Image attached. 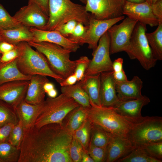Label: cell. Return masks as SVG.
Returning <instances> with one entry per match:
<instances>
[{
    "label": "cell",
    "mask_w": 162,
    "mask_h": 162,
    "mask_svg": "<svg viewBox=\"0 0 162 162\" xmlns=\"http://www.w3.org/2000/svg\"><path fill=\"white\" fill-rule=\"evenodd\" d=\"M114 136L100 126L92 123L89 143L97 146L106 147Z\"/></svg>",
    "instance_id": "f1b7e54d"
},
{
    "label": "cell",
    "mask_w": 162,
    "mask_h": 162,
    "mask_svg": "<svg viewBox=\"0 0 162 162\" xmlns=\"http://www.w3.org/2000/svg\"><path fill=\"white\" fill-rule=\"evenodd\" d=\"M17 45L5 41L0 42V53L2 55L17 47Z\"/></svg>",
    "instance_id": "bcb514c9"
},
{
    "label": "cell",
    "mask_w": 162,
    "mask_h": 162,
    "mask_svg": "<svg viewBox=\"0 0 162 162\" xmlns=\"http://www.w3.org/2000/svg\"><path fill=\"white\" fill-rule=\"evenodd\" d=\"M87 108L80 105L71 110L63 120V126L73 134L87 118Z\"/></svg>",
    "instance_id": "484cf974"
},
{
    "label": "cell",
    "mask_w": 162,
    "mask_h": 162,
    "mask_svg": "<svg viewBox=\"0 0 162 162\" xmlns=\"http://www.w3.org/2000/svg\"><path fill=\"white\" fill-rule=\"evenodd\" d=\"M17 62V58L0 64V85L13 81L30 80L31 76L23 74L18 68Z\"/></svg>",
    "instance_id": "cb8c5ba5"
},
{
    "label": "cell",
    "mask_w": 162,
    "mask_h": 162,
    "mask_svg": "<svg viewBox=\"0 0 162 162\" xmlns=\"http://www.w3.org/2000/svg\"><path fill=\"white\" fill-rule=\"evenodd\" d=\"M2 41L17 45L22 42L32 41L33 35L29 28L24 26L9 30L0 31Z\"/></svg>",
    "instance_id": "d4e9b609"
},
{
    "label": "cell",
    "mask_w": 162,
    "mask_h": 162,
    "mask_svg": "<svg viewBox=\"0 0 162 162\" xmlns=\"http://www.w3.org/2000/svg\"><path fill=\"white\" fill-rule=\"evenodd\" d=\"M142 147L150 156L162 160V142L153 143Z\"/></svg>",
    "instance_id": "f35d334b"
},
{
    "label": "cell",
    "mask_w": 162,
    "mask_h": 162,
    "mask_svg": "<svg viewBox=\"0 0 162 162\" xmlns=\"http://www.w3.org/2000/svg\"><path fill=\"white\" fill-rule=\"evenodd\" d=\"M148 43L157 60H162V23H159L153 32L146 33Z\"/></svg>",
    "instance_id": "83f0119b"
},
{
    "label": "cell",
    "mask_w": 162,
    "mask_h": 162,
    "mask_svg": "<svg viewBox=\"0 0 162 162\" xmlns=\"http://www.w3.org/2000/svg\"><path fill=\"white\" fill-rule=\"evenodd\" d=\"M43 103L32 104L22 100L16 108L19 120L21 121L24 130L34 127L41 110Z\"/></svg>",
    "instance_id": "7402d4cb"
},
{
    "label": "cell",
    "mask_w": 162,
    "mask_h": 162,
    "mask_svg": "<svg viewBox=\"0 0 162 162\" xmlns=\"http://www.w3.org/2000/svg\"><path fill=\"white\" fill-rule=\"evenodd\" d=\"M72 137L60 123L24 130L18 162H72L69 150Z\"/></svg>",
    "instance_id": "6da1fadb"
},
{
    "label": "cell",
    "mask_w": 162,
    "mask_h": 162,
    "mask_svg": "<svg viewBox=\"0 0 162 162\" xmlns=\"http://www.w3.org/2000/svg\"><path fill=\"white\" fill-rule=\"evenodd\" d=\"M158 0H146V1L150 5L154 3Z\"/></svg>",
    "instance_id": "11a10c76"
},
{
    "label": "cell",
    "mask_w": 162,
    "mask_h": 162,
    "mask_svg": "<svg viewBox=\"0 0 162 162\" xmlns=\"http://www.w3.org/2000/svg\"><path fill=\"white\" fill-rule=\"evenodd\" d=\"M49 0H28V4H34L38 6L43 11L49 16Z\"/></svg>",
    "instance_id": "ee69618b"
},
{
    "label": "cell",
    "mask_w": 162,
    "mask_h": 162,
    "mask_svg": "<svg viewBox=\"0 0 162 162\" xmlns=\"http://www.w3.org/2000/svg\"><path fill=\"white\" fill-rule=\"evenodd\" d=\"M19 120L15 108L9 104L0 100V128L8 123L16 124Z\"/></svg>",
    "instance_id": "4dcf8cb0"
},
{
    "label": "cell",
    "mask_w": 162,
    "mask_h": 162,
    "mask_svg": "<svg viewBox=\"0 0 162 162\" xmlns=\"http://www.w3.org/2000/svg\"><path fill=\"white\" fill-rule=\"evenodd\" d=\"M115 84L117 95L120 101L134 100L143 95L141 93L143 82L137 76H134L130 81L115 80Z\"/></svg>",
    "instance_id": "ffe728a7"
},
{
    "label": "cell",
    "mask_w": 162,
    "mask_h": 162,
    "mask_svg": "<svg viewBox=\"0 0 162 162\" xmlns=\"http://www.w3.org/2000/svg\"><path fill=\"white\" fill-rule=\"evenodd\" d=\"M123 14L132 19L151 27L158 26L159 23L152 12L151 5L146 1L134 3L125 0L123 9Z\"/></svg>",
    "instance_id": "9a60e30c"
},
{
    "label": "cell",
    "mask_w": 162,
    "mask_h": 162,
    "mask_svg": "<svg viewBox=\"0 0 162 162\" xmlns=\"http://www.w3.org/2000/svg\"><path fill=\"white\" fill-rule=\"evenodd\" d=\"M48 8V20L44 30H55L72 20L87 26L92 16L86 10L85 6L70 0H49Z\"/></svg>",
    "instance_id": "7a4b0ae2"
},
{
    "label": "cell",
    "mask_w": 162,
    "mask_h": 162,
    "mask_svg": "<svg viewBox=\"0 0 162 162\" xmlns=\"http://www.w3.org/2000/svg\"><path fill=\"white\" fill-rule=\"evenodd\" d=\"M24 134V128L23 124L21 121L19 120L12 130L8 142L20 150Z\"/></svg>",
    "instance_id": "e575fe53"
},
{
    "label": "cell",
    "mask_w": 162,
    "mask_h": 162,
    "mask_svg": "<svg viewBox=\"0 0 162 162\" xmlns=\"http://www.w3.org/2000/svg\"><path fill=\"white\" fill-rule=\"evenodd\" d=\"M20 152L8 142L0 143V162H18Z\"/></svg>",
    "instance_id": "d6a6232c"
},
{
    "label": "cell",
    "mask_w": 162,
    "mask_h": 162,
    "mask_svg": "<svg viewBox=\"0 0 162 162\" xmlns=\"http://www.w3.org/2000/svg\"><path fill=\"white\" fill-rule=\"evenodd\" d=\"M126 1L132 3H140L146 1V0H125Z\"/></svg>",
    "instance_id": "db71d44e"
},
{
    "label": "cell",
    "mask_w": 162,
    "mask_h": 162,
    "mask_svg": "<svg viewBox=\"0 0 162 162\" xmlns=\"http://www.w3.org/2000/svg\"><path fill=\"white\" fill-rule=\"evenodd\" d=\"M127 137L136 147L162 142V117H144L141 122L132 125Z\"/></svg>",
    "instance_id": "52a82bcc"
},
{
    "label": "cell",
    "mask_w": 162,
    "mask_h": 162,
    "mask_svg": "<svg viewBox=\"0 0 162 162\" xmlns=\"http://www.w3.org/2000/svg\"><path fill=\"white\" fill-rule=\"evenodd\" d=\"M113 75L115 80L118 81H124L128 80L123 69L117 72H114L113 71Z\"/></svg>",
    "instance_id": "c3c4849f"
},
{
    "label": "cell",
    "mask_w": 162,
    "mask_h": 162,
    "mask_svg": "<svg viewBox=\"0 0 162 162\" xmlns=\"http://www.w3.org/2000/svg\"><path fill=\"white\" fill-rule=\"evenodd\" d=\"M92 125V122L87 117L73 134L81 144L83 150L87 152L90 141Z\"/></svg>",
    "instance_id": "f546056e"
},
{
    "label": "cell",
    "mask_w": 162,
    "mask_h": 162,
    "mask_svg": "<svg viewBox=\"0 0 162 162\" xmlns=\"http://www.w3.org/2000/svg\"><path fill=\"white\" fill-rule=\"evenodd\" d=\"M87 118L115 136L127 137L132 124L115 112L112 107L92 105L87 110Z\"/></svg>",
    "instance_id": "5b68a950"
},
{
    "label": "cell",
    "mask_w": 162,
    "mask_h": 162,
    "mask_svg": "<svg viewBox=\"0 0 162 162\" xmlns=\"http://www.w3.org/2000/svg\"><path fill=\"white\" fill-rule=\"evenodd\" d=\"M149 155L142 146L138 147L117 162H161Z\"/></svg>",
    "instance_id": "1f68e13d"
},
{
    "label": "cell",
    "mask_w": 162,
    "mask_h": 162,
    "mask_svg": "<svg viewBox=\"0 0 162 162\" xmlns=\"http://www.w3.org/2000/svg\"><path fill=\"white\" fill-rule=\"evenodd\" d=\"M49 97L51 98H54L57 97L58 94L57 91L54 88L46 93Z\"/></svg>",
    "instance_id": "f5cc1de1"
},
{
    "label": "cell",
    "mask_w": 162,
    "mask_h": 162,
    "mask_svg": "<svg viewBox=\"0 0 162 162\" xmlns=\"http://www.w3.org/2000/svg\"><path fill=\"white\" fill-rule=\"evenodd\" d=\"M120 23L115 24L107 31L110 40V52L112 54L122 51L126 52L131 37L137 21L127 17Z\"/></svg>",
    "instance_id": "30bf717a"
},
{
    "label": "cell",
    "mask_w": 162,
    "mask_h": 162,
    "mask_svg": "<svg viewBox=\"0 0 162 162\" xmlns=\"http://www.w3.org/2000/svg\"><path fill=\"white\" fill-rule=\"evenodd\" d=\"M125 0H86V10L95 19L104 20L123 15Z\"/></svg>",
    "instance_id": "7c38bea8"
},
{
    "label": "cell",
    "mask_w": 162,
    "mask_h": 162,
    "mask_svg": "<svg viewBox=\"0 0 162 162\" xmlns=\"http://www.w3.org/2000/svg\"><path fill=\"white\" fill-rule=\"evenodd\" d=\"M1 54L0 53V64L1 63V62L0 61V58H1Z\"/></svg>",
    "instance_id": "680465c9"
},
{
    "label": "cell",
    "mask_w": 162,
    "mask_h": 162,
    "mask_svg": "<svg viewBox=\"0 0 162 162\" xmlns=\"http://www.w3.org/2000/svg\"><path fill=\"white\" fill-rule=\"evenodd\" d=\"M49 82L47 76L40 75L32 76L24 100L32 104H41L44 101L45 94L44 86Z\"/></svg>",
    "instance_id": "44dd1931"
},
{
    "label": "cell",
    "mask_w": 162,
    "mask_h": 162,
    "mask_svg": "<svg viewBox=\"0 0 162 162\" xmlns=\"http://www.w3.org/2000/svg\"><path fill=\"white\" fill-rule=\"evenodd\" d=\"M88 153L94 162H106L107 154V147H100L89 143Z\"/></svg>",
    "instance_id": "d590c367"
},
{
    "label": "cell",
    "mask_w": 162,
    "mask_h": 162,
    "mask_svg": "<svg viewBox=\"0 0 162 162\" xmlns=\"http://www.w3.org/2000/svg\"><path fill=\"white\" fill-rule=\"evenodd\" d=\"M146 25L138 22L131 37L129 49L126 52L131 59H137L144 69L148 70L154 67L155 58L146 36Z\"/></svg>",
    "instance_id": "ba28073f"
},
{
    "label": "cell",
    "mask_w": 162,
    "mask_h": 162,
    "mask_svg": "<svg viewBox=\"0 0 162 162\" xmlns=\"http://www.w3.org/2000/svg\"><path fill=\"white\" fill-rule=\"evenodd\" d=\"M152 12L158 20L162 23V0H158L151 5Z\"/></svg>",
    "instance_id": "7bdbcfd3"
},
{
    "label": "cell",
    "mask_w": 162,
    "mask_h": 162,
    "mask_svg": "<svg viewBox=\"0 0 162 162\" xmlns=\"http://www.w3.org/2000/svg\"><path fill=\"white\" fill-rule=\"evenodd\" d=\"M22 25L43 30L46 25L49 16L37 5L28 4L21 8L13 16Z\"/></svg>",
    "instance_id": "4fadbf2b"
},
{
    "label": "cell",
    "mask_w": 162,
    "mask_h": 162,
    "mask_svg": "<svg viewBox=\"0 0 162 162\" xmlns=\"http://www.w3.org/2000/svg\"><path fill=\"white\" fill-rule=\"evenodd\" d=\"M113 71L100 74V99L101 106L113 107L119 101L115 87Z\"/></svg>",
    "instance_id": "ac0fdd59"
},
{
    "label": "cell",
    "mask_w": 162,
    "mask_h": 162,
    "mask_svg": "<svg viewBox=\"0 0 162 162\" xmlns=\"http://www.w3.org/2000/svg\"><path fill=\"white\" fill-rule=\"evenodd\" d=\"M46 58L52 70L64 79L74 73L76 61L70 59L72 51L58 45L45 42H28Z\"/></svg>",
    "instance_id": "277c9868"
},
{
    "label": "cell",
    "mask_w": 162,
    "mask_h": 162,
    "mask_svg": "<svg viewBox=\"0 0 162 162\" xmlns=\"http://www.w3.org/2000/svg\"><path fill=\"white\" fill-rule=\"evenodd\" d=\"M81 2L83 3L86 4V0H80Z\"/></svg>",
    "instance_id": "9f6ffc18"
},
{
    "label": "cell",
    "mask_w": 162,
    "mask_h": 162,
    "mask_svg": "<svg viewBox=\"0 0 162 162\" xmlns=\"http://www.w3.org/2000/svg\"><path fill=\"white\" fill-rule=\"evenodd\" d=\"M81 162H94V161L88 154V152L83 150L82 155Z\"/></svg>",
    "instance_id": "f907efd6"
},
{
    "label": "cell",
    "mask_w": 162,
    "mask_h": 162,
    "mask_svg": "<svg viewBox=\"0 0 162 162\" xmlns=\"http://www.w3.org/2000/svg\"><path fill=\"white\" fill-rule=\"evenodd\" d=\"M92 55V58L90 60L85 75H94L113 71L112 62L110 56V40L107 32L100 39Z\"/></svg>",
    "instance_id": "8fae6325"
},
{
    "label": "cell",
    "mask_w": 162,
    "mask_h": 162,
    "mask_svg": "<svg viewBox=\"0 0 162 162\" xmlns=\"http://www.w3.org/2000/svg\"><path fill=\"white\" fill-rule=\"evenodd\" d=\"M29 80H18L0 85V100L12 105L15 109L24 100Z\"/></svg>",
    "instance_id": "2e32d148"
},
{
    "label": "cell",
    "mask_w": 162,
    "mask_h": 162,
    "mask_svg": "<svg viewBox=\"0 0 162 162\" xmlns=\"http://www.w3.org/2000/svg\"><path fill=\"white\" fill-rule=\"evenodd\" d=\"M125 18L124 15L114 18L99 20L92 15L89 23L86 27L83 35L79 38H69L70 40L77 43L80 45L88 44V48L93 52L96 48L98 41L103 35L112 26Z\"/></svg>",
    "instance_id": "9c48e42d"
},
{
    "label": "cell",
    "mask_w": 162,
    "mask_h": 162,
    "mask_svg": "<svg viewBox=\"0 0 162 162\" xmlns=\"http://www.w3.org/2000/svg\"><path fill=\"white\" fill-rule=\"evenodd\" d=\"M80 105L74 99L62 93L54 98L48 97L43 103L34 126L40 128L50 123L62 124L66 115Z\"/></svg>",
    "instance_id": "8992f818"
},
{
    "label": "cell",
    "mask_w": 162,
    "mask_h": 162,
    "mask_svg": "<svg viewBox=\"0 0 162 162\" xmlns=\"http://www.w3.org/2000/svg\"><path fill=\"white\" fill-rule=\"evenodd\" d=\"M90 60L87 56H84L76 60V64L74 73L77 78V82L81 80L84 76Z\"/></svg>",
    "instance_id": "74e56055"
},
{
    "label": "cell",
    "mask_w": 162,
    "mask_h": 162,
    "mask_svg": "<svg viewBox=\"0 0 162 162\" xmlns=\"http://www.w3.org/2000/svg\"><path fill=\"white\" fill-rule=\"evenodd\" d=\"M89 99L91 106H101L100 99V74L85 75L79 81Z\"/></svg>",
    "instance_id": "603a6c76"
},
{
    "label": "cell",
    "mask_w": 162,
    "mask_h": 162,
    "mask_svg": "<svg viewBox=\"0 0 162 162\" xmlns=\"http://www.w3.org/2000/svg\"><path fill=\"white\" fill-rule=\"evenodd\" d=\"M44 89L46 93L55 88L54 84L49 81L45 83L44 86Z\"/></svg>",
    "instance_id": "816d5d0a"
},
{
    "label": "cell",
    "mask_w": 162,
    "mask_h": 162,
    "mask_svg": "<svg viewBox=\"0 0 162 162\" xmlns=\"http://www.w3.org/2000/svg\"><path fill=\"white\" fill-rule=\"evenodd\" d=\"M2 41V39L1 37V36H0V42H1Z\"/></svg>",
    "instance_id": "6f0895ef"
},
{
    "label": "cell",
    "mask_w": 162,
    "mask_h": 162,
    "mask_svg": "<svg viewBox=\"0 0 162 162\" xmlns=\"http://www.w3.org/2000/svg\"><path fill=\"white\" fill-rule=\"evenodd\" d=\"M123 59L121 58H119L112 62V68L113 72H117L123 69Z\"/></svg>",
    "instance_id": "681fc988"
},
{
    "label": "cell",
    "mask_w": 162,
    "mask_h": 162,
    "mask_svg": "<svg viewBox=\"0 0 162 162\" xmlns=\"http://www.w3.org/2000/svg\"><path fill=\"white\" fill-rule=\"evenodd\" d=\"M136 148L127 137L114 136L107 146L106 162H117Z\"/></svg>",
    "instance_id": "d6986e66"
},
{
    "label": "cell",
    "mask_w": 162,
    "mask_h": 162,
    "mask_svg": "<svg viewBox=\"0 0 162 162\" xmlns=\"http://www.w3.org/2000/svg\"><path fill=\"white\" fill-rule=\"evenodd\" d=\"M29 29L33 35L34 42H47L56 44L75 52L80 45L76 42L71 40L62 35L58 31L46 30L34 27Z\"/></svg>",
    "instance_id": "e0dca14e"
},
{
    "label": "cell",
    "mask_w": 162,
    "mask_h": 162,
    "mask_svg": "<svg viewBox=\"0 0 162 162\" xmlns=\"http://www.w3.org/2000/svg\"><path fill=\"white\" fill-rule=\"evenodd\" d=\"M23 26L18 22L13 16H11L0 3V31L13 29Z\"/></svg>",
    "instance_id": "836d02e7"
},
{
    "label": "cell",
    "mask_w": 162,
    "mask_h": 162,
    "mask_svg": "<svg viewBox=\"0 0 162 162\" xmlns=\"http://www.w3.org/2000/svg\"><path fill=\"white\" fill-rule=\"evenodd\" d=\"M77 82V78L74 73L67 77L59 84L61 87L68 86L73 85L76 83Z\"/></svg>",
    "instance_id": "7dc6e473"
},
{
    "label": "cell",
    "mask_w": 162,
    "mask_h": 162,
    "mask_svg": "<svg viewBox=\"0 0 162 162\" xmlns=\"http://www.w3.org/2000/svg\"><path fill=\"white\" fill-rule=\"evenodd\" d=\"M19 51L18 47L7 52L2 54L0 61L2 63H6L11 61L18 56Z\"/></svg>",
    "instance_id": "b9f144b4"
},
{
    "label": "cell",
    "mask_w": 162,
    "mask_h": 162,
    "mask_svg": "<svg viewBox=\"0 0 162 162\" xmlns=\"http://www.w3.org/2000/svg\"><path fill=\"white\" fill-rule=\"evenodd\" d=\"M17 45L19 51L17 66L23 74L30 76L40 75L49 76L59 83L64 80L52 70L44 56L33 50L28 42H22Z\"/></svg>",
    "instance_id": "3957f363"
},
{
    "label": "cell",
    "mask_w": 162,
    "mask_h": 162,
    "mask_svg": "<svg viewBox=\"0 0 162 162\" xmlns=\"http://www.w3.org/2000/svg\"><path fill=\"white\" fill-rule=\"evenodd\" d=\"M83 149L80 142L73 135L69 153L72 162H81Z\"/></svg>",
    "instance_id": "8d00e7d4"
},
{
    "label": "cell",
    "mask_w": 162,
    "mask_h": 162,
    "mask_svg": "<svg viewBox=\"0 0 162 162\" xmlns=\"http://www.w3.org/2000/svg\"><path fill=\"white\" fill-rule=\"evenodd\" d=\"M86 30V26H84L82 23L78 22L72 34L70 35L68 38L80 37L83 35Z\"/></svg>",
    "instance_id": "f6af8a7d"
},
{
    "label": "cell",
    "mask_w": 162,
    "mask_h": 162,
    "mask_svg": "<svg viewBox=\"0 0 162 162\" xmlns=\"http://www.w3.org/2000/svg\"><path fill=\"white\" fill-rule=\"evenodd\" d=\"M150 102L145 95L134 100L119 101L113 107L114 110L124 119L132 124L140 122L144 117L141 115L142 108Z\"/></svg>",
    "instance_id": "5bb4252c"
},
{
    "label": "cell",
    "mask_w": 162,
    "mask_h": 162,
    "mask_svg": "<svg viewBox=\"0 0 162 162\" xmlns=\"http://www.w3.org/2000/svg\"><path fill=\"white\" fill-rule=\"evenodd\" d=\"M78 22L74 20L69 21L56 29L62 35L68 38L72 34Z\"/></svg>",
    "instance_id": "ab89813d"
},
{
    "label": "cell",
    "mask_w": 162,
    "mask_h": 162,
    "mask_svg": "<svg viewBox=\"0 0 162 162\" xmlns=\"http://www.w3.org/2000/svg\"><path fill=\"white\" fill-rule=\"evenodd\" d=\"M15 124L10 123L0 128V143L8 142L11 132Z\"/></svg>",
    "instance_id": "60d3db41"
},
{
    "label": "cell",
    "mask_w": 162,
    "mask_h": 162,
    "mask_svg": "<svg viewBox=\"0 0 162 162\" xmlns=\"http://www.w3.org/2000/svg\"><path fill=\"white\" fill-rule=\"evenodd\" d=\"M61 90L62 94L73 98L80 105L91 107L89 97L79 81L72 85L61 87Z\"/></svg>",
    "instance_id": "4316f807"
}]
</instances>
